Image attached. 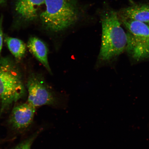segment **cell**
Masks as SVG:
<instances>
[{
    "mask_svg": "<svg viewBox=\"0 0 149 149\" xmlns=\"http://www.w3.org/2000/svg\"><path fill=\"white\" fill-rule=\"evenodd\" d=\"M101 20L102 32L99 58L107 61L120 55L126 49L127 36L115 11H104L101 14Z\"/></svg>",
    "mask_w": 149,
    "mask_h": 149,
    "instance_id": "1",
    "label": "cell"
},
{
    "mask_svg": "<svg viewBox=\"0 0 149 149\" xmlns=\"http://www.w3.org/2000/svg\"><path fill=\"white\" fill-rule=\"evenodd\" d=\"M45 9L40 15L43 26L48 30H64L77 22L80 10L77 0H45Z\"/></svg>",
    "mask_w": 149,
    "mask_h": 149,
    "instance_id": "2",
    "label": "cell"
},
{
    "mask_svg": "<svg viewBox=\"0 0 149 149\" xmlns=\"http://www.w3.org/2000/svg\"><path fill=\"white\" fill-rule=\"evenodd\" d=\"M21 72L13 59L9 57L0 59V101L1 113L25 94Z\"/></svg>",
    "mask_w": 149,
    "mask_h": 149,
    "instance_id": "3",
    "label": "cell"
},
{
    "mask_svg": "<svg viewBox=\"0 0 149 149\" xmlns=\"http://www.w3.org/2000/svg\"><path fill=\"white\" fill-rule=\"evenodd\" d=\"M128 30L126 49L135 60L149 57V25L144 22L120 18Z\"/></svg>",
    "mask_w": 149,
    "mask_h": 149,
    "instance_id": "4",
    "label": "cell"
},
{
    "mask_svg": "<svg viewBox=\"0 0 149 149\" xmlns=\"http://www.w3.org/2000/svg\"><path fill=\"white\" fill-rule=\"evenodd\" d=\"M27 86L29 94L28 102L33 107L36 108L46 105L56 107L60 103L53 91L39 74H30Z\"/></svg>",
    "mask_w": 149,
    "mask_h": 149,
    "instance_id": "5",
    "label": "cell"
},
{
    "mask_svg": "<svg viewBox=\"0 0 149 149\" xmlns=\"http://www.w3.org/2000/svg\"><path fill=\"white\" fill-rule=\"evenodd\" d=\"M45 0H15L14 11L20 21L29 23L38 17L39 12Z\"/></svg>",
    "mask_w": 149,
    "mask_h": 149,
    "instance_id": "6",
    "label": "cell"
},
{
    "mask_svg": "<svg viewBox=\"0 0 149 149\" xmlns=\"http://www.w3.org/2000/svg\"><path fill=\"white\" fill-rule=\"evenodd\" d=\"M36 109L28 102L14 107L10 118V123L13 127L17 130L27 128L33 122Z\"/></svg>",
    "mask_w": 149,
    "mask_h": 149,
    "instance_id": "7",
    "label": "cell"
},
{
    "mask_svg": "<svg viewBox=\"0 0 149 149\" xmlns=\"http://www.w3.org/2000/svg\"><path fill=\"white\" fill-rule=\"evenodd\" d=\"M118 15L120 18L147 24L149 22V5L140 4L132 5L121 9Z\"/></svg>",
    "mask_w": 149,
    "mask_h": 149,
    "instance_id": "8",
    "label": "cell"
},
{
    "mask_svg": "<svg viewBox=\"0 0 149 149\" xmlns=\"http://www.w3.org/2000/svg\"><path fill=\"white\" fill-rule=\"evenodd\" d=\"M27 46L31 53L51 73V69L48 61V49L45 44L40 39L33 37L29 39Z\"/></svg>",
    "mask_w": 149,
    "mask_h": 149,
    "instance_id": "9",
    "label": "cell"
},
{
    "mask_svg": "<svg viewBox=\"0 0 149 149\" xmlns=\"http://www.w3.org/2000/svg\"><path fill=\"white\" fill-rule=\"evenodd\" d=\"M5 41L9 51L16 58L19 60L25 55L26 47L23 41L5 35Z\"/></svg>",
    "mask_w": 149,
    "mask_h": 149,
    "instance_id": "10",
    "label": "cell"
},
{
    "mask_svg": "<svg viewBox=\"0 0 149 149\" xmlns=\"http://www.w3.org/2000/svg\"><path fill=\"white\" fill-rule=\"evenodd\" d=\"M35 138V137L33 136L24 141L13 149H31V145Z\"/></svg>",
    "mask_w": 149,
    "mask_h": 149,
    "instance_id": "11",
    "label": "cell"
},
{
    "mask_svg": "<svg viewBox=\"0 0 149 149\" xmlns=\"http://www.w3.org/2000/svg\"><path fill=\"white\" fill-rule=\"evenodd\" d=\"M3 16H1L0 18V56H1L3 43Z\"/></svg>",
    "mask_w": 149,
    "mask_h": 149,
    "instance_id": "12",
    "label": "cell"
},
{
    "mask_svg": "<svg viewBox=\"0 0 149 149\" xmlns=\"http://www.w3.org/2000/svg\"><path fill=\"white\" fill-rule=\"evenodd\" d=\"M6 0H0V7L3 4V3L5 2Z\"/></svg>",
    "mask_w": 149,
    "mask_h": 149,
    "instance_id": "13",
    "label": "cell"
},
{
    "mask_svg": "<svg viewBox=\"0 0 149 149\" xmlns=\"http://www.w3.org/2000/svg\"><path fill=\"white\" fill-rule=\"evenodd\" d=\"M147 24H148V25H149V22L148 23H147Z\"/></svg>",
    "mask_w": 149,
    "mask_h": 149,
    "instance_id": "14",
    "label": "cell"
}]
</instances>
